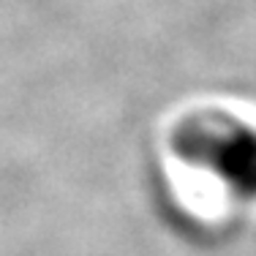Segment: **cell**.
Instances as JSON below:
<instances>
[{
	"instance_id": "obj_1",
	"label": "cell",
	"mask_w": 256,
	"mask_h": 256,
	"mask_svg": "<svg viewBox=\"0 0 256 256\" xmlns=\"http://www.w3.org/2000/svg\"><path fill=\"white\" fill-rule=\"evenodd\" d=\"M172 148L234 199L256 202V123L224 109H202L180 120Z\"/></svg>"
}]
</instances>
